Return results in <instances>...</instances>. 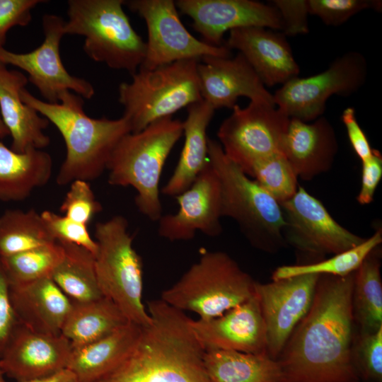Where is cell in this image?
Listing matches in <instances>:
<instances>
[{"instance_id":"1","label":"cell","mask_w":382,"mask_h":382,"mask_svg":"<svg viewBox=\"0 0 382 382\" xmlns=\"http://www.w3.org/2000/svg\"><path fill=\"white\" fill-rule=\"evenodd\" d=\"M354 273L319 275L308 313L277 359L283 382H360L352 352Z\"/></svg>"},{"instance_id":"2","label":"cell","mask_w":382,"mask_h":382,"mask_svg":"<svg viewBox=\"0 0 382 382\" xmlns=\"http://www.w3.org/2000/svg\"><path fill=\"white\" fill-rule=\"evenodd\" d=\"M148 313L130 354L100 382H211L192 319L161 299L148 302Z\"/></svg>"},{"instance_id":"3","label":"cell","mask_w":382,"mask_h":382,"mask_svg":"<svg viewBox=\"0 0 382 382\" xmlns=\"http://www.w3.org/2000/svg\"><path fill=\"white\" fill-rule=\"evenodd\" d=\"M23 103L52 122L62 134L66 156L57 175L59 185L76 180H92L107 170L112 154L120 141L131 132L124 117L95 119L84 111L83 98L66 91L59 103H50L33 96L25 87L21 91Z\"/></svg>"},{"instance_id":"4","label":"cell","mask_w":382,"mask_h":382,"mask_svg":"<svg viewBox=\"0 0 382 382\" xmlns=\"http://www.w3.org/2000/svg\"><path fill=\"white\" fill-rule=\"evenodd\" d=\"M183 135V122L172 117L161 119L125 135L108 162L109 184L135 189L137 209L153 221L163 215L159 183L164 164Z\"/></svg>"},{"instance_id":"5","label":"cell","mask_w":382,"mask_h":382,"mask_svg":"<svg viewBox=\"0 0 382 382\" xmlns=\"http://www.w3.org/2000/svg\"><path fill=\"white\" fill-rule=\"evenodd\" d=\"M208 159L220 181L223 217L233 219L253 246L267 252L282 247L286 222L280 204L210 138Z\"/></svg>"},{"instance_id":"6","label":"cell","mask_w":382,"mask_h":382,"mask_svg":"<svg viewBox=\"0 0 382 382\" xmlns=\"http://www.w3.org/2000/svg\"><path fill=\"white\" fill-rule=\"evenodd\" d=\"M65 35L85 37L83 50L92 60L132 75L141 66L146 42L132 28L123 0H69Z\"/></svg>"},{"instance_id":"7","label":"cell","mask_w":382,"mask_h":382,"mask_svg":"<svg viewBox=\"0 0 382 382\" xmlns=\"http://www.w3.org/2000/svg\"><path fill=\"white\" fill-rule=\"evenodd\" d=\"M255 281L226 253L205 251L161 299L182 311L210 319L254 296Z\"/></svg>"},{"instance_id":"8","label":"cell","mask_w":382,"mask_h":382,"mask_svg":"<svg viewBox=\"0 0 382 382\" xmlns=\"http://www.w3.org/2000/svg\"><path fill=\"white\" fill-rule=\"evenodd\" d=\"M198 61L182 60L154 69L139 68L130 82L120 84V103L131 132L170 117L180 109L202 100Z\"/></svg>"},{"instance_id":"9","label":"cell","mask_w":382,"mask_h":382,"mask_svg":"<svg viewBox=\"0 0 382 382\" xmlns=\"http://www.w3.org/2000/svg\"><path fill=\"white\" fill-rule=\"evenodd\" d=\"M95 238V268L103 296L115 303L129 322L147 325L151 317L142 301V260L133 247L127 220L116 215L98 222Z\"/></svg>"},{"instance_id":"10","label":"cell","mask_w":382,"mask_h":382,"mask_svg":"<svg viewBox=\"0 0 382 382\" xmlns=\"http://www.w3.org/2000/svg\"><path fill=\"white\" fill-rule=\"evenodd\" d=\"M221 124L217 137L223 151L250 176L259 161L283 154V143L290 118L274 102L250 101L237 104Z\"/></svg>"},{"instance_id":"11","label":"cell","mask_w":382,"mask_h":382,"mask_svg":"<svg viewBox=\"0 0 382 382\" xmlns=\"http://www.w3.org/2000/svg\"><path fill=\"white\" fill-rule=\"evenodd\" d=\"M367 74L364 56L349 52L318 74L289 80L272 94L274 102L289 118L308 122L322 116L330 96H347L357 92L364 84Z\"/></svg>"},{"instance_id":"12","label":"cell","mask_w":382,"mask_h":382,"mask_svg":"<svg viewBox=\"0 0 382 382\" xmlns=\"http://www.w3.org/2000/svg\"><path fill=\"white\" fill-rule=\"evenodd\" d=\"M125 4L139 14L147 27L146 54L139 68L154 69L182 60L231 56L224 45L212 46L190 33L173 0H130L125 1Z\"/></svg>"},{"instance_id":"13","label":"cell","mask_w":382,"mask_h":382,"mask_svg":"<svg viewBox=\"0 0 382 382\" xmlns=\"http://www.w3.org/2000/svg\"><path fill=\"white\" fill-rule=\"evenodd\" d=\"M286 242L316 262L326 255L338 254L365 241L338 224L322 202L299 186L296 194L280 204Z\"/></svg>"},{"instance_id":"14","label":"cell","mask_w":382,"mask_h":382,"mask_svg":"<svg viewBox=\"0 0 382 382\" xmlns=\"http://www.w3.org/2000/svg\"><path fill=\"white\" fill-rule=\"evenodd\" d=\"M65 21L55 14L42 16L44 40L30 52L16 53L0 47V63L11 64L25 71L28 81L39 91L50 103H59L66 91L83 98L91 99L95 94L93 86L88 81L71 75L65 69L60 57V42L65 35Z\"/></svg>"},{"instance_id":"15","label":"cell","mask_w":382,"mask_h":382,"mask_svg":"<svg viewBox=\"0 0 382 382\" xmlns=\"http://www.w3.org/2000/svg\"><path fill=\"white\" fill-rule=\"evenodd\" d=\"M318 274H303L261 284L255 282L267 335V353L277 360L294 328L308 313Z\"/></svg>"},{"instance_id":"16","label":"cell","mask_w":382,"mask_h":382,"mask_svg":"<svg viewBox=\"0 0 382 382\" xmlns=\"http://www.w3.org/2000/svg\"><path fill=\"white\" fill-rule=\"evenodd\" d=\"M175 197L178 211L163 214L158 221L161 237L177 241L191 240L197 231L209 237L221 233V184L209 159L191 185Z\"/></svg>"},{"instance_id":"17","label":"cell","mask_w":382,"mask_h":382,"mask_svg":"<svg viewBox=\"0 0 382 382\" xmlns=\"http://www.w3.org/2000/svg\"><path fill=\"white\" fill-rule=\"evenodd\" d=\"M177 8L192 20V28L207 44L221 47L224 35L233 29L263 27L282 30L278 10L253 0H178Z\"/></svg>"},{"instance_id":"18","label":"cell","mask_w":382,"mask_h":382,"mask_svg":"<svg viewBox=\"0 0 382 382\" xmlns=\"http://www.w3.org/2000/svg\"><path fill=\"white\" fill-rule=\"evenodd\" d=\"M71 352L62 334L42 333L18 323L0 354V365L6 377L24 382L67 369Z\"/></svg>"},{"instance_id":"19","label":"cell","mask_w":382,"mask_h":382,"mask_svg":"<svg viewBox=\"0 0 382 382\" xmlns=\"http://www.w3.org/2000/svg\"><path fill=\"white\" fill-rule=\"evenodd\" d=\"M191 326L205 350L267 354L266 329L255 293L217 317L192 319Z\"/></svg>"},{"instance_id":"20","label":"cell","mask_w":382,"mask_h":382,"mask_svg":"<svg viewBox=\"0 0 382 382\" xmlns=\"http://www.w3.org/2000/svg\"><path fill=\"white\" fill-rule=\"evenodd\" d=\"M197 72L202 100L214 110L233 108L241 96L274 102L273 95L239 52L233 57H205L198 62Z\"/></svg>"},{"instance_id":"21","label":"cell","mask_w":382,"mask_h":382,"mask_svg":"<svg viewBox=\"0 0 382 382\" xmlns=\"http://www.w3.org/2000/svg\"><path fill=\"white\" fill-rule=\"evenodd\" d=\"M241 53L263 84H284L300 71L291 47L282 33L263 27H246L229 31L224 45Z\"/></svg>"},{"instance_id":"22","label":"cell","mask_w":382,"mask_h":382,"mask_svg":"<svg viewBox=\"0 0 382 382\" xmlns=\"http://www.w3.org/2000/svg\"><path fill=\"white\" fill-rule=\"evenodd\" d=\"M337 150L335 129L326 117L311 123L290 118L282 151L298 178L311 180L328 171Z\"/></svg>"},{"instance_id":"23","label":"cell","mask_w":382,"mask_h":382,"mask_svg":"<svg viewBox=\"0 0 382 382\" xmlns=\"http://www.w3.org/2000/svg\"><path fill=\"white\" fill-rule=\"evenodd\" d=\"M28 82L23 73L0 63V116L12 138L11 149L18 153L30 148L42 149L50 142L44 132L50 122L21 98Z\"/></svg>"},{"instance_id":"24","label":"cell","mask_w":382,"mask_h":382,"mask_svg":"<svg viewBox=\"0 0 382 382\" xmlns=\"http://www.w3.org/2000/svg\"><path fill=\"white\" fill-rule=\"evenodd\" d=\"M9 290L19 323L36 332L61 334L72 303L51 277L9 283Z\"/></svg>"},{"instance_id":"25","label":"cell","mask_w":382,"mask_h":382,"mask_svg":"<svg viewBox=\"0 0 382 382\" xmlns=\"http://www.w3.org/2000/svg\"><path fill=\"white\" fill-rule=\"evenodd\" d=\"M141 327L128 322L101 339L72 348L67 369L79 382H100L130 354L139 337Z\"/></svg>"},{"instance_id":"26","label":"cell","mask_w":382,"mask_h":382,"mask_svg":"<svg viewBox=\"0 0 382 382\" xmlns=\"http://www.w3.org/2000/svg\"><path fill=\"white\" fill-rule=\"evenodd\" d=\"M183 122L185 140L178 163L162 189V193L176 197L187 190L208 162L209 125L215 110L202 100L187 107Z\"/></svg>"},{"instance_id":"27","label":"cell","mask_w":382,"mask_h":382,"mask_svg":"<svg viewBox=\"0 0 382 382\" xmlns=\"http://www.w3.org/2000/svg\"><path fill=\"white\" fill-rule=\"evenodd\" d=\"M52 160L42 149L30 148L18 153L0 139V200L21 201L50 179Z\"/></svg>"},{"instance_id":"28","label":"cell","mask_w":382,"mask_h":382,"mask_svg":"<svg viewBox=\"0 0 382 382\" xmlns=\"http://www.w3.org/2000/svg\"><path fill=\"white\" fill-rule=\"evenodd\" d=\"M204 360L211 382H283L279 362L267 354L208 349Z\"/></svg>"},{"instance_id":"29","label":"cell","mask_w":382,"mask_h":382,"mask_svg":"<svg viewBox=\"0 0 382 382\" xmlns=\"http://www.w3.org/2000/svg\"><path fill=\"white\" fill-rule=\"evenodd\" d=\"M61 334L76 348L101 339L129 322L121 310L103 296L86 302H71Z\"/></svg>"},{"instance_id":"30","label":"cell","mask_w":382,"mask_h":382,"mask_svg":"<svg viewBox=\"0 0 382 382\" xmlns=\"http://www.w3.org/2000/svg\"><path fill=\"white\" fill-rule=\"evenodd\" d=\"M381 252L373 250L355 271L352 313L360 332H374L382 328Z\"/></svg>"},{"instance_id":"31","label":"cell","mask_w":382,"mask_h":382,"mask_svg":"<svg viewBox=\"0 0 382 382\" xmlns=\"http://www.w3.org/2000/svg\"><path fill=\"white\" fill-rule=\"evenodd\" d=\"M59 243L64 255L52 275L54 283L71 302H86L103 297L97 280L94 255L83 247Z\"/></svg>"},{"instance_id":"32","label":"cell","mask_w":382,"mask_h":382,"mask_svg":"<svg viewBox=\"0 0 382 382\" xmlns=\"http://www.w3.org/2000/svg\"><path fill=\"white\" fill-rule=\"evenodd\" d=\"M55 242L40 214L34 209H8L0 216V257Z\"/></svg>"},{"instance_id":"33","label":"cell","mask_w":382,"mask_h":382,"mask_svg":"<svg viewBox=\"0 0 382 382\" xmlns=\"http://www.w3.org/2000/svg\"><path fill=\"white\" fill-rule=\"evenodd\" d=\"M382 242L381 229L359 245L332 257L309 264L283 265L272 273V279L279 280L303 274L344 277L355 272L366 257Z\"/></svg>"},{"instance_id":"34","label":"cell","mask_w":382,"mask_h":382,"mask_svg":"<svg viewBox=\"0 0 382 382\" xmlns=\"http://www.w3.org/2000/svg\"><path fill=\"white\" fill-rule=\"evenodd\" d=\"M63 255V247L57 241L11 256L0 257V262L10 284H24L52 278Z\"/></svg>"},{"instance_id":"35","label":"cell","mask_w":382,"mask_h":382,"mask_svg":"<svg viewBox=\"0 0 382 382\" xmlns=\"http://www.w3.org/2000/svg\"><path fill=\"white\" fill-rule=\"evenodd\" d=\"M250 178L279 204L291 199L298 190V177L283 154H277L257 163Z\"/></svg>"},{"instance_id":"36","label":"cell","mask_w":382,"mask_h":382,"mask_svg":"<svg viewBox=\"0 0 382 382\" xmlns=\"http://www.w3.org/2000/svg\"><path fill=\"white\" fill-rule=\"evenodd\" d=\"M352 352L360 380L382 382V328L374 332H354Z\"/></svg>"},{"instance_id":"37","label":"cell","mask_w":382,"mask_h":382,"mask_svg":"<svg viewBox=\"0 0 382 382\" xmlns=\"http://www.w3.org/2000/svg\"><path fill=\"white\" fill-rule=\"evenodd\" d=\"M381 6L378 0H308L309 14L331 26L340 25L364 10L379 11Z\"/></svg>"},{"instance_id":"38","label":"cell","mask_w":382,"mask_h":382,"mask_svg":"<svg viewBox=\"0 0 382 382\" xmlns=\"http://www.w3.org/2000/svg\"><path fill=\"white\" fill-rule=\"evenodd\" d=\"M69 185L60 211L67 218L87 226L102 210V205L96 199L88 181L76 180Z\"/></svg>"},{"instance_id":"39","label":"cell","mask_w":382,"mask_h":382,"mask_svg":"<svg viewBox=\"0 0 382 382\" xmlns=\"http://www.w3.org/2000/svg\"><path fill=\"white\" fill-rule=\"evenodd\" d=\"M40 216L56 241L83 247L96 255L97 243L92 238L86 225L50 210L42 212Z\"/></svg>"},{"instance_id":"40","label":"cell","mask_w":382,"mask_h":382,"mask_svg":"<svg viewBox=\"0 0 382 382\" xmlns=\"http://www.w3.org/2000/svg\"><path fill=\"white\" fill-rule=\"evenodd\" d=\"M44 0H0V47L6 43L8 30L27 26L32 21V10Z\"/></svg>"},{"instance_id":"41","label":"cell","mask_w":382,"mask_h":382,"mask_svg":"<svg viewBox=\"0 0 382 382\" xmlns=\"http://www.w3.org/2000/svg\"><path fill=\"white\" fill-rule=\"evenodd\" d=\"M271 2L279 13L282 23V33L285 36L308 33V0H274Z\"/></svg>"},{"instance_id":"42","label":"cell","mask_w":382,"mask_h":382,"mask_svg":"<svg viewBox=\"0 0 382 382\" xmlns=\"http://www.w3.org/2000/svg\"><path fill=\"white\" fill-rule=\"evenodd\" d=\"M18 323L11 301L9 282L0 262V354Z\"/></svg>"},{"instance_id":"43","label":"cell","mask_w":382,"mask_h":382,"mask_svg":"<svg viewBox=\"0 0 382 382\" xmlns=\"http://www.w3.org/2000/svg\"><path fill=\"white\" fill-rule=\"evenodd\" d=\"M361 162V184L357 199L361 204H368L373 201L382 177V155L378 150L373 149L371 156Z\"/></svg>"},{"instance_id":"44","label":"cell","mask_w":382,"mask_h":382,"mask_svg":"<svg viewBox=\"0 0 382 382\" xmlns=\"http://www.w3.org/2000/svg\"><path fill=\"white\" fill-rule=\"evenodd\" d=\"M342 121L346 127L349 142L356 154L361 161L369 158L372 155L373 149L357 120L353 108L349 107L344 110Z\"/></svg>"},{"instance_id":"45","label":"cell","mask_w":382,"mask_h":382,"mask_svg":"<svg viewBox=\"0 0 382 382\" xmlns=\"http://www.w3.org/2000/svg\"><path fill=\"white\" fill-rule=\"evenodd\" d=\"M24 382H79L75 375L68 369L53 375Z\"/></svg>"},{"instance_id":"46","label":"cell","mask_w":382,"mask_h":382,"mask_svg":"<svg viewBox=\"0 0 382 382\" xmlns=\"http://www.w3.org/2000/svg\"><path fill=\"white\" fill-rule=\"evenodd\" d=\"M9 135V132L6 127L5 125L4 124L1 117L0 116V139H2L3 138L6 137V136Z\"/></svg>"},{"instance_id":"47","label":"cell","mask_w":382,"mask_h":382,"mask_svg":"<svg viewBox=\"0 0 382 382\" xmlns=\"http://www.w3.org/2000/svg\"><path fill=\"white\" fill-rule=\"evenodd\" d=\"M6 376L4 374V373L2 371V369L1 367V365H0V382H7L6 379Z\"/></svg>"}]
</instances>
